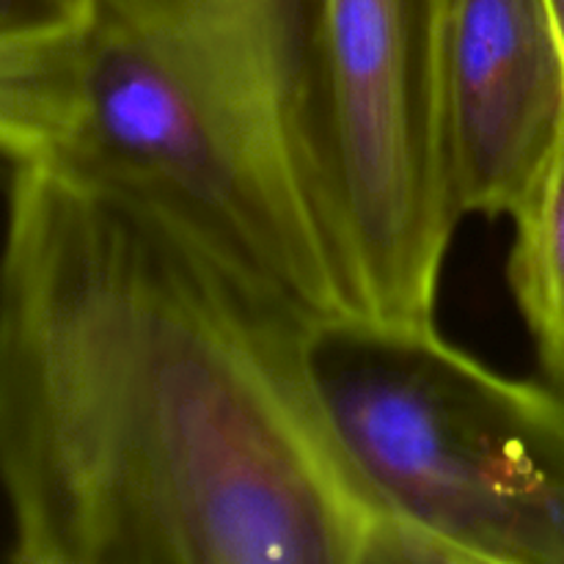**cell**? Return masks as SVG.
I'll return each mask as SVG.
<instances>
[{
    "mask_svg": "<svg viewBox=\"0 0 564 564\" xmlns=\"http://www.w3.org/2000/svg\"><path fill=\"white\" fill-rule=\"evenodd\" d=\"M549 9H551V17H554L556 33H560V42L564 47V0H549Z\"/></svg>",
    "mask_w": 564,
    "mask_h": 564,
    "instance_id": "ba28073f",
    "label": "cell"
},
{
    "mask_svg": "<svg viewBox=\"0 0 564 564\" xmlns=\"http://www.w3.org/2000/svg\"><path fill=\"white\" fill-rule=\"evenodd\" d=\"M312 319L132 187L9 169V560L446 564L336 438L306 367Z\"/></svg>",
    "mask_w": 564,
    "mask_h": 564,
    "instance_id": "6da1fadb",
    "label": "cell"
},
{
    "mask_svg": "<svg viewBox=\"0 0 564 564\" xmlns=\"http://www.w3.org/2000/svg\"><path fill=\"white\" fill-rule=\"evenodd\" d=\"M564 121V47L549 0H455L446 147L457 213L512 218Z\"/></svg>",
    "mask_w": 564,
    "mask_h": 564,
    "instance_id": "5b68a950",
    "label": "cell"
},
{
    "mask_svg": "<svg viewBox=\"0 0 564 564\" xmlns=\"http://www.w3.org/2000/svg\"><path fill=\"white\" fill-rule=\"evenodd\" d=\"M83 9L86 0H0V39L66 25Z\"/></svg>",
    "mask_w": 564,
    "mask_h": 564,
    "instance_id": "52a82bcc",
    "label": "cell"
},
{
    "mask_svg": "<svg viewBox=\"0 0 564 564\" xmlns=\"http://www.w3.org/2000/svg\"><path fill=\"white\" fill-rule=\"evenodd\" d=\"M306 367L352 466L446 564H564V391L358 312L308 323Z\"/></svg>",
    "mask_w": 564,
    "mask_h": 564,
    "instance_id": "3957f363",
    "label": "cell"
},
{
    "mask_svg": "<svg viewBox=\"0 0 564 564\" xmlns=\"http://www.w3.org/2000/svg\"><path fill=\"white\" fill-rule=\"evenodd\" d=\"M512 220L510 290L545 380L564 391V121L543 174Z\"/></svg>",
    "mask_w": 564,
    "mask_h": 564,
    "instance_id": "8992f818",
    "label": "cell"
},
{
    "mask_svg": "<svg viewBox=\"0 0 564 564\" xmlns=\"http://www.w3.org/2000/svg\"><path fill=\"white\" fill-rule=\"evenodd\" d=\"M455 0H319L325 154L358 314L435 323L463 215L446 147Z\"/></svg>",
    "mask_w": 564,
    "mask_h": 564,
    "instance_id": "277c9868",
    "label": "cell"
},
{
    "mask_svg": "<svg viewBox=\"0 0 564 564\" xmlns=\"http://www.w3.org/2000/svg\"><path fill=\"white\" fill-rule=\"evenodd\" d=\"M319 0H86L66 165L174 213L308 317L356 312L325 154Z\"/></svg>",
    "mask_w": 564,
    "mask_h": 564,
    "instance_id": "7a4b0ae2",
    "label": "cell"
}]
</instances>
